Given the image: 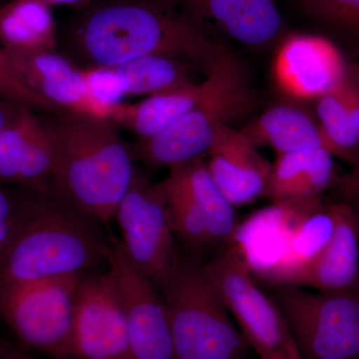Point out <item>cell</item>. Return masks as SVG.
Instances as JSON below:
<instances>
[{
	"instance_id": "cell-36",
	"label": "cell",
	"mask_w": 359,
	"mask_h": 359,
	"mask_svg": "<svg viewBox=\"0 0 359 359\" xmlns=\"http://www.w3.org/2000/svg\"><path fill=\"white\" fill-rule=\"evenodd\" d=\"M348 74L353 80L354 84H355L359 92V65L354 66L353 70H348Z\"/></svg>"
},
{
	"instance_id": "cell-28",
	"label": "cell",
	"mask_w": 359,
	"mask_h": 359,
	"mask_svg": "<svg viewBox=\"0 0 359 359\" xmlns=\"http://www.w3.org/2000/svg\"><path fill=\"white\" fill-rule=\"evenodd\" d=\"M0 100L20 104L34 111H42L49 114L65 112L57 106L49 103L21 80L13 65L9 62L4 49L0 47Z\"/></svg>"
},
{
	"instance_id": "cell-5",
	"label": "cell",
	"mask_w": 359,
	"mask_h": 359,
	"mask_svg": "<svg viewBox=\"0 0 359 359\" xmlns=\"http://www.w3.org/2000/svg\"><path fill=\"white\" fill-rule=\"evenodd\" d=\"M202 271L259 358L302 359L285 316L257 285L238 245L231 243L219 250Z\"/></svg>"
},
{
	"instance_id": "cell-24",
	"label": "cell",
	"mask_w": 359,
	"mask_h": 359,
	"mask_svg": "<svg viewBox=\"0 0 359 359\" xmlns=\"http://www.w3.org/2000/svg\"><path fill=\"white\" fill-rule=\"evenodd\" d=\"M159 184L166 198L168 214L175 238L194 252L214 245L202 217L190 201L164 182Z\"/></svg>"
},
{
	"instance_id": "cell-39",
	"label": "cell",
	"mask_w": 359,
	"mask_h": 359,
	"mask_svg": "<svg viewBox=\"0 0 359 359\" xmlns=\"http://www.w3.org/2000/svg\"><path fill=\"white\" fill-rule=\"evenodd\" d=\"M359 359V358H358Z\"/></svg>"
},
{
	"instance_id": "cell-23",
	"label": "cell",
	"mask_w": 359,
	"mask_h": 359,
	"mask_svg": "<svg viewBox=\"0 0 359 359\" xmlns=\"http://www.w3.org/2000/svg\"><path fill=\"white\" fill-rule=\"evenodd\" d=\"M337 87L318 99L316 115L332 155L354 166L359 162V138L349 121Z\"/></svg>"
},
{
	"instance_id": "cell-9",
	"label": "cell",
	"mask_w": 359,
	"mask_h": 359,
	"mask_svg": "<svg viewBox=\"0 0 359 359\" xmlns=\"http://www.w3.org/2000/svg\"><path fill=\"white\" fill-rule=\"evenodd\" d=\"M114 219L121 230L120 244L125 254L161 292L169 280L179 254L160 184L152 183L136 168Z\"/></svg>"
},
{
	"instance_id": "cell-12",
	"label": "cell",
	"mask_w": 359,
	"mask_h": 359,
	"mask_svg": "<svg viewBox=\"0 0 359 359\" xmlns=\"http://www.w3.org/2000/svg\"><path fill=\"white\" fill-rule=\"evenodd\" d=\"M330 209L334 226L327 243L306 261L266 280L273 285L311 287L320 292L358 290L359 237L355 222L344 201L330 205Z\"/></svg>"
},
{
	"instance_id": "cell-29",
	"label": "cell",
	"mask_w": 359,
	"mask_h": 359,
	"mask_svg": "<svg viewBox=\"0 0 359 359\" xmlns=\"http://www.w3.org/2000/svg\"><path fill=\"white\" fill-rule=\"evenodd\" d=\"M21 217L20 188L0 184V269L13 244Z\"/></svg>"
},
{
	"instance_id": "cell-19",
	"label": "cell",
	"mask_w": 359,
	"mask_h": 359,
	"mask_svg": "<svg viewBox=\"0 0 359 359\" xmlns=\"http://www.w3.org/2000/svg\"><path fill=\"white\" fill-rule=\"evenodd\" d=\"M169 169L163 182L183 194L199 212L212 245L231 244L238 231L235 207L215 183L207 163L200 158Z\"/></svg>"
},
{
	"instance_id": "cell-22",
	"label": "cell",
	"mask_w": 359,
	"mask_h": 359,
	"mask_svg": "<svg viewBox=\"0 0 359 359\" xmlns=\"http://www.w3.org/2000/svg\"><path fill=\"white\" fill-rule=\"evenodd\" d=\"M114 68L126 96L154 95L194 82L185 61L167 56H146Z\"/></svg>"
},
{
	"instance_id": "cell-32",
	"label": "cell",
	"mask_w": 359,
	"mask_h": 359,
	"mask_svg": "<svg viewBox=\"0 0 359 359\" xmlns=\"http://www.w3.org/2000/svg\"><path fill=\"white\" fill-rule=\"evenodd\" d=\"M21 106L23 105L0 100V134L6 128L7 124L13 120L14 116L20 109Z\"/></svg>"
},
{
	"instance_id": "cell-38",
	"label": "cell",
	"mask_w": 359,
	"mask_h": 359,
	"mask_svg": "<svg viewBox=\"0 0 359 359\" xmlns=\"http://www.w3.org/2000/svg\"><path fill=\"white\" fill-rule=\"evenodd\" d=\"M32 359H34V358H32Z\"/></svg>"
},
{
	"instance_id": "cell-17",
	"label": "cell",
	"mask_w": 359,
	"mask_h": 359,
	"mask_svg": "<svg viewBox=\"0 0 359 359\" xmlns=\"http://www.w3.org/2000/svg\"><path fill=\"white\" fill-rule=\"evenodd\" d=\"M185 15L200 26L211 21L231 39L264 46L280 32L282 15L273 0H178Z\"/></svg>"
},
{
	"instance_id": "cell-6",
	"label": "cell",
	"mask_w": 359,
	"mask_h": 359,
	"mask_svg": "<svg viewBox=\"0 0 359 359\" xmlns=\"http://www.w3.org/2000/svg\"><path fill=\"white\" fill-rule=\"evenodd\" d=\"M252 104L245 71L235 57L218 86L202 102L164 131L135 144L134 159L149 169L200 159L209 154L219 129L247 114Z\"/></svg>"
},
{
	"instance_id": "cell-7",
	"label": "cell",
	"mask_w": 359,
	"mask_h": 359,
	"mask_svg": "<svg viewBox=\"0 0 359 359\" xmlns=\"http://www.w3.org/2000/svg\"><path fill=\"white\" fill-rule=\"evenodd\" d=\"M78 275L25 283H0V320L21 346L51 359H73Z\"/></svg>"
},
{
	"instance_id": "cell-26",
	"label": "cell",
	"mask_w": 359,
	"mask_h": 359,
	"mask_svg": "<svg viewBox=\"0 0 359 359\" xmlns=\"http://www.w3.org/2000/svg\"><path fill=\"white\" fill-rule=\"evenodd\" d=\"M82 71L90 98L104 118L110 120L113 111L126 97L121 77L114 67L91 66Z\"/></svg>"
},
{
	"instance_id": "cell-3",
	"label": "cell",
	"mask_w": 359,
	"mask_h": 359,
	"mask_svg": "<svg viewBox=\"0 0 359 359\" xmlns=\"http://www.w3.org/2000/svg\"><path fill=\"white\" fill-rule=\"evenodd\" d=\"M44 120L55 151L54 192L99 223L114 219L136 170L118 127L109 119L70 112Z\"/></svg>"
},
{
	"instance_id": "cell-33",
	"label": "cell",
	"mask_w": 359,
	"mask_h": 359,
	"mask_svg": "<svg viewBox=\"0 0 359 359\" xmlns=\"http://www.w3.org/2000/svg\"><path fill=\"white\" fill-rule=\"evenodd\" d=\"M32 354L29 353L26 347L21 346H14L11 351H7L4 355L0 356V359H32Z\"/></svg>"
},
{
	"instance_id": "cell-34",
	"label": "cell",
	"mask_w": 359,
	"mask_h": 359,
	"mask_svg": "<svg viewBox=\"0 0 359 359\" xmlns=\"http://www.w3.org/2000/svg\"><path fill=\"white\" fill-rule=\"evenodd\" d=\"M49 6H65L69 7H86L89 0H42Z\"/></svg>"
},
{
	"instance_id": "cell-4",
	"label": "cell",
	"mask_w": 359,
	"mask_h": 359,
	"mask_svg": "<svg viewBox=\"0 0 359 359\" xmlns=\"http://www.w3.org/2000/svg\"><path fill=\"white\" fill-rule=\"evenodd\" d=\"M175 359H245L247 341L203 273L202 266L180 256L161 290Z\"/></svg>"
},
{
	"instance_id": "cell-21",
	"label": "cell",
	"mask_w": 359,
	"mask_h": 359,
	"mask_svg": "<svg viewBox=\"0 0 359 359\" xmlns=\"http://www.w3.org/2000/svg\"><path fill=\"white\" fill-rule=\"evenodd\" d=\"M56 26L42 0H7L0 4V44L9 51L55 50Z\"/></svg>"
},
{
	"instance_id": "cell-14",
	"label": "cell",
	"mask_w": 359,
	"mask_h": 359,
	"mask_svg": "<svg viewBox=\"0 0 359 359\" xmlns=\"http://www.w3.org/2000/svg\"><path fill=\"white\" fill-rule=\"evenodd\" d=\"M235 56L223 49L205 72L199 83L192 82L154 94L136 104L121 103L113 111L110 120L145 140L161 133L170 125L195 108L209 95L223 79Z\"/></svg>"
},
{
	"instance_id": "cell-15",
	"label": "cell",
	"mask_w": 359,
	"mask_h": 359,
	"mask_svg": "<svg viewBox=\"0 0 359 359\" xmlns=\"http://www.w3.org/2000/svg\"><path fill=\"white\" fill-rule=\"evenodd\" d=\"M4 51L18 76L37 95L65 112L105 119L90 98L83 71L69 59L55 50Z\"/></svg>"
},
{
	"instance_id": "cell-25",
	"label": "cell",
	"mask_w": 359,
	"mask_h": 359,
	"mask_svg": "<svg viewBox=\"0 0 359 359\" xmlns=\"http://www.w3.org/2000/svg\"><path fill=\"white\" fill-rule=\"evenodd\" d=\"M39 118L32 108L21 106L0 134V184L14 185L26 143Z\"/></svg>"
},
{
	"instance_id": "cell-20",
	"label": "cell",
	"mask_w": 359,
	"mask_h": 359,
	"mask_svg": "<svg viewBox=\"0 0 359 359\" xmlns=\"http://www.w3.org/2000/svg\"><path fill=\"white\" fill-rule=\"evenodd\" d=\"M241 131L257 147L268 146L278 155L311 149L330 153L318 120L297 106H275Z\"/></svg>"
},
{
	"instance_id": "cell-2",
	"label": "cell",
	"mask_w": 359,
	"mask_h": 359,
	"mask_svg": "<svg viewBox=\"0 0 359 359\" xmlns=\"http://www.w3.org/2000/svg\"><path fill=\"white\" fill-rule=\"evenodd\" d=\"M21 217L0 283H25L109 269L112 243L101 223L55 192L21 189Z\"/></svg>"
},
{
	"instance_id": "cell-13",
	"label": "cell",
	"mask_w": 359,
	"mask_h": 359,
	"mask_svg": "<svg viewBox=\"0 0 359 359\" xmlns=\"http://www.w3.org/2000/svg\"><path fill=\"white\" fill-rule=\"evenodd\" d=\"M347 72L337 47L316 35L295 34L285 39L273 65L278 87L299 100H318L339 86Z\"/></svg>"
},
{
	"instance_id": "cell-1",
	"label": "cell",
	"mask_w": 359,
	"mask_h": 359,
	"mask_svg": "<svg viewBox=\"0 0 359 359\" xmlns=\"http://www.w3.org/2000/svg\"><path fill=\"white\" fill-rule=\"evenodd\" d=\"M72 39L89 67L160 55L207 72L224 49L185 14L147 0H111L90 7L75 23Z\"/></svg>"
},
{
	"instance_id": "cell-27",
	"label": "cell",
	"mask_w": 359,
	"mask_h": 359,
	"mask_svg": "<svg viewBox=\"0 0 359 359\" xmlns=\"http://www.w3.org/2000/svg\"><path fill=\"white\" fill-rule=\"evenodd\" d=\"M304 6L323 25L359 39V0H304Z\"/></svg>"
},
{
	"instance_id": "cell-10",
	"label": "cell",
	"mask_w": 359,
	"mask_h": 359,
	"mask_svg": "<svg viewBox=\"0 0 359 359\" xmlns=\"http://www.w3.org/2000/svg\"><path fill=\"white\" fill-rule=\"evenodd\" d=\"M73 359H132L121 295L109 269L79 275Z\"/></svg>"
},
{
	"instance_id": "cell-16",
	"label": "cell",
	"mask_w": 359,
	"mask_h": 359,
	"mask_svg": "<svg viewBox=\"0 0 359 359\" xmlns=\"http://www.w3.org/2000/svg\"><path fill=\"white\" fill-rule=\"evenodd\" d=\"M208 170L233 207L264 196L273 165L242 131L223 125L210 151Z\"/></svg>"
},
{
	"instance_id": "cell-8",
	"label": "cell",
	"mask_w": 359,
	"mask_h": 359,
	"mask_svg": "<svg viewBox=\"0 0 359 359\" xmlns=\"http://www.w3.org/2000/svg\"><path fill=\"white\" fill-rule=\"evenodd\" d=\"M280 309L302 359L359 358V290L309 292L273 285Z\"/></svg>"
},
{
	"instance_id": "cell-35",
	"label": "cell",
	"mask_w": 359,
	"mask_h": 359,
	"mask_svg": "<svg viewBox=\"0 0 359 359\" xmlns=\"http://www.w3.org/2000/svg\"><path fill=\"white\" fill-rule=\"evenodd\" d=\"M348 205L349 209H351V214H353L354 222H355L356 229H358V237H359V194L358 195L353 196V197L349 198L344 201Z\"/></svg>"
},
{
	"instance_id": "cell-18",
	"label": "cell",
	"mask_w": 359,
	"mask_h": 359,
	"mask_svg": "<svg viewBox=\"0 0 359 359\" xmlns=\"http://www.w3.org/2000/svg\"><path fill=\"white\" fill-rule=\"evenodd\" d=\"M334 156L325 149L278 156L271 167L264 197L275 204L309 205L335 183Z\"/></svg>"
},
{
	"instance_id": "cell-11",
	"label": "cell",
	"mask_w": 359,
	"mask_h": 359,
	"mask_svg": "<svg viewBox=\"0 0 359 359\" xmlns=\"http://www.w3.org/2000/svg\"><path fill=\"white\" fill-rule=\"evenodd\" d=\"M109 269L121 295L132 359H175L162 294L150 278L132 264L120 241L112 243Z\"/></svg>"
},
{
	"instance_id": "cell-31",
	"label": "cell",
	"mask_w": 359,
	"mask_h": 359,
	"mask_svg": "<svg viewBox=\"0 0 359 359\" xmlns=\"http://www.w3.org/2000/svg\"><path fill=\"white\" fill-rule=\"evenodd\" d=\"M341 201H346L359 194V162L347 173L335 181Z\"/></svg>"
},
{
	"instance_id": "cell-37",
	"label": "cell",
	"mask_w": 359,
	"mask_h": 359,
	"mask_svg": "<svg viewBox=\"0 0 359 359\" xmlns=\"http://www.w3.org/2000/svg\"><path fill=\"white\" fill-rule=\"evenodd\" d=\"M0 4H1V2H0Z\"/></svg>"
},
{
	"instance_id": "cell-30",
	"label": "cell",
	"mask_w": 359,
	"mask_h": 359,
	"mask_svg": "<svg viewBox=\"0 0 359 359\" xmlns=\"http://www.w3.org/2000/svg\"><path fill=\"white\" fill-rule=\"evenodd\" d=\"M337 89L351 126L359 138V92L348 72Z\"/></svg>"
}]
</instances>
